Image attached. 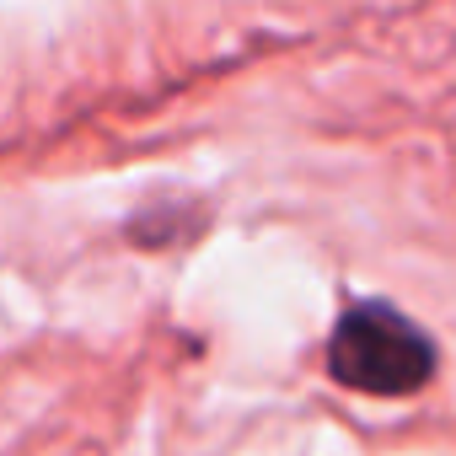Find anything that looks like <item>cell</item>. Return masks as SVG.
Listing matches in <instances>:
<instances>
[{
    "label": "cell",
    "instance_id": "6da1fadb",
    "mask_svg": "<svg viewBox=\"0 0 456 456\" xmlns=\"http://www.w3.org/2000/svg\"><path fill=\"white\" fill-rule=\"evenodd\" d=\"M440 354L435 338L392 301H354L338 312L328 338V376L365 397H413L429 387Z\"/></svg>",
    "mask_w": 456,
    "mask_h": 456
}]
</instances>
